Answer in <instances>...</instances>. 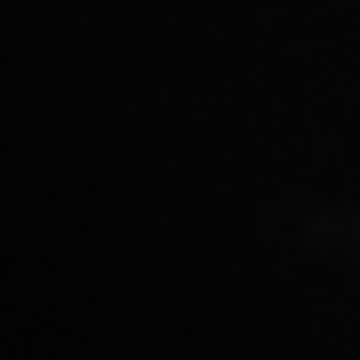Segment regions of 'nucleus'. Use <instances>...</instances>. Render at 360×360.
Instances as JSON below:
<instances>
[]
</instances>
